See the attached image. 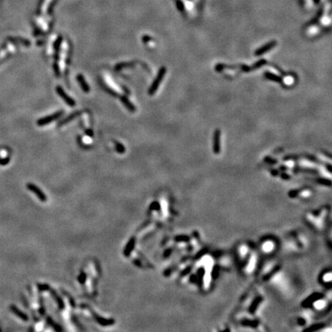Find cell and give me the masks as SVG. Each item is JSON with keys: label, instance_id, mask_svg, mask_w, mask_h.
<instances>
[{"label": "cell", "instance_id": "obj_1", "mask_svg": "<svg viewBox=\"0 0 332 332\" xmlns=\"http://www.w3.org/2000/svg\"><path fill=\"white\" fill-rule=\"evenodd\" d=\"M166 71H167V69H165V67H162V68L160 69V70H159V72H158V75H157L156 78H155V80L154 81L153 83L151 84V88H150L149 91H148L149 95L155 94L156 90L158 89V86H159L160 83L162 82L164 76H165Z\"/></svg>", "mask_w": 332, "mask_h": 332}, {"label": "cell", "instance_id": "obj_2", "mask_svg": "<svg viewBox=\"0 0 332 332\" xmlns=\"http://www.w3.org/2000/svg\"><path fill=\"white\" fill-rule=\"evenodd\" d=\"M220 136H221V131L219 129H216L214 132L213 136V150L214 152L218 154L220 151Z\"/></svg>", "mask_w": 332, "mask_h": 332}, {"label": "cell", "instance_id": "obj_3", "mask_svg": "<svg viewBox=\"0 0 332 332\" xmlns=\"http://www.w3.org/2000/svg\"><path fill=\"white\" fill-rule=\"evenodd\" d=\"M27 188H28L30 191H32L33 193L35 194V195H37V197H38V198H39L42 202H45V201H46V196L45 195V194H44L43 192H42V191L38 188V187L35 186V184L29 183V184H27Z\"/></svg>", "mask_w": 332, "mask_h": 332}, {"label": "cell", "instance_id": "obj_4", "mask_svg": "<svg viewBox=\"0 0 332 332\" xmlns=\"http://www.w3.org/2000/svg\"><path fill=\"white\" fill-rule=\"evenodd\" d=\"M276 45H277L276 41H271V42H268V44L264 45V46H262L261 48L257 49V50L254 52V55H255L256 56H261V55L264 54V53H266L267 52L271 50V49H273Z\"/></svg>", "mask_w": 332, "mask_h": 332}, {"label": "cell", "instance_id": "obj_5", "mask_svg": "<svg viewBox=\"0 0 332 332\" xmlns=\"http://www.w3.org/2000/svg\"><path fill=\"white\" fill-rule=\"evenodd\" d=\"M56 91H57L58 94H59V96H61L62 99H64V101L65 102L67 103V104H68L69 105H70V106H74V105H75V101H74L73 99H72L71 98L69 97V96H67V95H66L65 93V92H64V91H63V89H62L61 87H59V86H58V87L56 88Z\"/></svg>", "mask_w": 332, "mask_h": 332}, {"label": "cell", "instance_id": "obj_6", "mask_svg": "<svg viewBox=\"0 0 332 332\" xmlns=\"http://www.w3.org/2000/svg\"><path fill=\"white\" fill-rule=\"evenodd\" d=\"M62 114V112L60 111V112H58V113L54 114V115H50V116H47L45 118H41V119H39V120L37 122V124H38V125H46V124H49V122H52L53 120H55V119L59 118Z\"/></svg>", "mask_w": 332, "mask_h": 332}, {"label": "cell", "instance_id": "obj_7", "mask_svg": "<svg viewBox=\"0 0 332 332\" xmlns=\"http://www.w3.org/2000/svg\"><path fill=\"white\" fill-rule=\"evenodd\" d=\"M10 309L11 311H12V312L16 315V316L19 317V318H21L22 320L25 321H28L29 319L28 316H27L25 313H23V311H21L19 309H18L15 305H11Z\"/></svg>", "mask_w": 332, "mask_h": 332}, {"label": "cell", "instance_id": "obj_8", "mask_svg": "<svg viewBox=\"0 0 332 332\" xmlns=\"http://www.w3.org/2000/svg\"><path fill=\"white\" fill-rule=\"evenodd\" d=\"M264 76L266 77L268 79H269V80L274 81V82H282V78H281L280 76H278V75H275V74L269 72H266L264 73Z\"/></svg>", "mask_w": 332, "mask_h": 332}, {"label": "cell", "instance_id": "obj_9", "mask_svg": "<svg viewBox=\"0 0 332 332\" xmlns=\"http://www.w3.org/2000/svg\"><path fill=\"white\" fill-rule=\"evenodd\" d=\"M77 78H78V82L80 83L81 86H82V89H83L85 92H89V85H88V84L85 82V79H84L83 77L82 76V75H78V77H77Z\"/></svg>", "mask_w": 332, "mask_h": 332}, {"label": "cell", "instance_id": "obj_10", "mask_svg": "<svg viewBox=\"0 0 332 332\" xmlns=\"http://www.w3.org/2000/svg\"><path fill=\"white\" fill-rule=\"evenodd\" d=\"M134 243H135V240L133 239V238H132V240L129 242V243L127 245V247L125 248V251H124V254H125V256H128L129 254H130L131 251H132V250L133 249Z\"/></svg>", "mask_w": 332, "mask_h": 332}, {"label": "cell", "instance_id": "obj_11", "mask_svg": "<svg viewBox=\"0 0 332 332\" xmlns=\"http://www.w3.org/2000/svg\"><path fill=\"white\" fill-rule=\"evenodd\" d=\"M267 63V61L266 60H264V59H262V60H260V61H258L257 62H256L255 64L253 66H251V69L252 70H254V69H258L260 68L261 66L264 65H265Z\"/></svg>", "mask_w": 332, "mask_h": 332}, {"label": "cell", "instance_id": "obj_12", "mask_svg": "<svg viewBox=\"0 0 332 332\" xmlns=\"http://www.w3.org/2000/svg\"><path fill=\"white\" fill-rule=\"evenodd\" d=\"M122 102H124L125 105L126 106V107H127L129 109L132 110V111H133V110L135 109L134 106L132 105V104L130 103V102H129V100H128V99H126V98H125V97L122 98Z\"/></svg>", "mask_w": 332, "mask_h": 332}, {"label": "cell", "instance_id": "obj_13", "mask_svg": "<svg viewBox=\"0 0 332 332\" xmlns=\"http://www.w3.org/2000/svg\"><path fill=\"white\" fill-rule=\"evenodd\" d=\"M263 248H264V251H271V249L273 248V245L271 242H268L265 245H264Z\"/></svg>", "mask_w": 332, "mask_h": 332}, {"label": "cell", "instance_id": "obj_14", "mask_svg": "<svg viewBox=\"0 0 332 332\" xmlns=\"http://www.w3.org/2000/svg\"><path fill=\"white\" fill-rule=\"evenodd\" d=\"M9 39L11 41V42H13V41L22 42V44H23V45H30V43L29 42V41L24 40V39H19V38H16V39H14V38H9Z\"/></svg>", "mask_w": 332, "mask_h": 332}, {"label": "cell", "instance_id": "obj_15", "mask_svg": "<svg viewBox=\"0 0 332 332\" xmlns=\"http://www.w3.org/2000/svg\"><path fill=\"white\" fill-rule=\"evenodd\" d=\"M9 162V158H3V159H0V165H6V164H8Z\"/></svg>", "mask_w": 332, "mask_h": 332}, {"label": "cell", "instance_id": "obj_16", "mask_svg": "<svg viewBox=\"0 0 332 332\" xmlns=\"http://www.w3.org/2000/svg\"><path fill=\"white\" fill-rule=\"evenodd\" d=\"M116 148L119 152H122V151H125V149H124V146H122V145L120 144H118V143H117L116 144Z\"/></svg>", "mask_w": 332, "mask_h": 332}, {"label": "cell", "instance_id": "obj_17", "mask_svg": "<svg viewBox=\"0 0 332 332\" xmlns=\"http://www.w3.org/2000/svg\"><path fill=\"white\" fill-rule=\"evenodd\" d=\"M315 305H316V307H317V308H322V307H323L324 305V302L323 301H319V302L316 303V304H315Z\"/></svg>", "mask_w": 332, "mask_h": 332}, {"label": "cell", "instance_id": "obj_18", "mask_svg": "<svg viewBox=\"0 0 332 332\" xmlns=\"http://www.w3.org/2000/svg\"><path fill=\"white\" fill-rule=\"evenodd\" d=\"M0 331H1V329H0Z\"/></svg>", "mask_w": 332, "mask_h": 332}]
</instances>
